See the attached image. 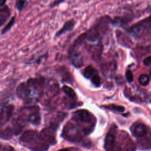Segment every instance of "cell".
<instances>
[{"mask_svg": "<svg viewBox=\"0 0 151 151\" xmlns=\"http://www.w3.org/2000/svg\"><path fill=\"white\" fill-rule=\"evenodd\" d=\"M15 17H13L11 18V19H10V21L8 22V24L4 27V28L2 29V32H1V34H5L6 32H7L12 27L13 25H14L15 24Z\"/></svg>", "mask_w": 151, "mask_h": 151, "instance_id": "obj_13", "label": "cell"}, {"mask_svg": "<svg viewBox=\"0 0 151 151\" xmlns=\"http://www.w3.org/2000/svg\"><path fill=\"white\" fill-rule=\"evenodd\" d=\"M151 29V15L137 24L130 27L127 31L133 37L139 39L150 32Z\"/></svg>", "mask_w": 151, "mask_h": 151, "instance_id": "obj_2", "label": "cell"}, {"mask_svg": "<svg viewBox=\"0 0 151 151\" xmlns=\"http://www.w3.org/2000/svg\"><path fill=\"white\" fill-rule=\"evenodd\" d=\"M111 24V18L106 15L99 18L96 22L85 33L87 41L94 42L99 41L109 31Z\"/></svg>", "mask_w": 151, "mask_h": 151, "instance_id": "obj_1", "label": "cell"}, {"mask_svg": "<svg viewBox=\"0 0 151 151\" xmlns=\"http://www.w3.org/2000/svg\"><path fill=\"white\" fill-rule=\"evenodd\" d=\"M75 23H76L75 21L73 19H69L67 21H66L64 24V25L61 28V29H60L58 31L56 32L55 37H58L62 35L63 34L66 33L67 32L71 31V30H73V28H74V26L76 24Z\"/></svg>", "mask_w": 151, "mask_h": 151, "instance_id": "obj_6", "label": "cell"}, {"mask_svg": "<svg viewBox=\"0 0 151 151\" xmlns=\"http://www.w3.org/2000/svg\"><path fill=\"white\" fill-rule=\"evenodd\" d=\"M63 90L70 97L74 98L76 97L75 91H74L73 89H72L70 87L67 86H64L63 87Z\"/></svg>", "mask_w": 151, "mask_h": 151, "instance_id": "obj_15", "label": "cell"}, {"mask_svg": "<svg viewBox=\"0 0 151 151\" xmlns=\"http://www.w3.org/2000/svg\"><path fill=\"white\" fill-rule=\"evenodd\" d=\"M11 9L7 5L1 6L0 8V26L2 27L9 18Z\"/></svg>", "mask_w": 151, "mask_h": 151, "instance_id": "obj_7", "label": "cell"}, {"mask_svg": "<svg viewBox=\"0 0 151 151\" xmlns=\"http://www.w3.org/2000/svg\"><path fill=\"white\" fill-rule=\"evenodd\" d=\"M74 118L76 120L81 123H90L91 122L92 117L90 113L87 110H80L74 113Z\"/></svg>", "mask_w": 151, "mask_h": 151, "instance_id": "obj_5", "label": "cell"}, {"mask_svg": "<svg viewBox=\"0 0 151 151\" xmlns=\"http://www.w3.org/2000/svg\"><path fill=\"white\" fill-rule=\"evenodd\" d=\"M64 0H55L54 1H53L51 4H50V7H54L57 5H58L60 4H61V2H64Z\"/></svg>", "mask_w": 151, "mask_h": 151, "instance_id": "obj_19", "label": "cell"}, {"mask_svg": "<svg viewBox=\"0 0 151 151\" xmlns=\"http://www.w3.org/2000/svg\"><path fill=\"white\" fill-rule=\"evenodd\" d=\"M150 76L151 77V69H150Z\"/></svg>", "mask_w": 151, "mask_h": 151, "instance_id": "obj_24", "label": "cell"}, {"mask_svg": "<svg viewBox=\"0 0 151 151\" xmlns=\"http://www.w3.org/2000/svg\"><path fill=\"white\" fill-rule=\"evenodd\" d=\"M78 46L73 44L71 47L70 60L72 64L76 67H81L83 64V58L81 52L78 51Z\"/></svg>", "mask_w": 151, "mask_h": 151, "instance_id": "obj_4", "label": "cell"}, {"mask_svg": "<svg viewBox=\"0 0 151 151\" xmlns=\"http://www.w3.org/2000/svg\"><path fill=\"white\" fill-rule=\"evenodd\" d=\"M143 64L145 65H151V56H149V57L145 58L143 60Z\"/></svg>", "mask_w": 151, "mask_h": 151, "instance_id": "obj_20", "label": "cell"}, {"mask_svg": "<svg viewBox=\"0 0 151 151\" xmlns=\"http://www.w3.org/2000/svg\"><path fill=\"white\" fill-rule=\"evenodd\" d=\"M104 107L107 108L108 109H111V110H113L117 111H123L124 110V107L123 106H117V105H115V104L105 106Z\"/></svg>", "mask_w": 151, "mask_h": 151, "instance_id": "obj_16", "label": "cell"}, {"mask_svg": "<svg viewBox=\"0 0 151 151\" xmlns=\"http://www.w3.org/2000/svg\"><path fill=\"white\" fill-rule=\"evenodd\" d=\"M115 141V136L113 133H109L107 134L105 140V147L107 150H110L113 146Z\"/></svg>", "mask_w": 151, "mask_h": 151, "instance_id": "obj_9", "label": "cell"}, {"mask_svg": "<svg viewBox=\"0 0 151 151\" xmlns=\"http://www.w3.org/2000/svg\"><path fill=\"white\" fill-rule=\"evenodd\" d=\"M126 78L128 82L131 83L133 80V75L130 70H127L126 72Z\"/></svg>", "mask_w": 151, "mask_h": 151, "instance_id": "obj_18", "label": "cell"}, {"mask_svg": "<svg viewBox=\"0 0 151 151\" xmlns=\"http://www.w3.org/2000/svg\"><path fill=\"white\" fill-rule=\"evenodd\" d=\"M40 120V116L38 113L34 112L31 113L28 118V121L34 124H37Z\"/></svg>", "mask_w": 151, "mask_h": 151, "instance_id": "obj_11", "label": "cell"}, {"mask_svg": "<svg viewBox=\"0 0 151 151\" xmlns=\"http://www.w3.org/2000/svg\"><path fill=\"white\" fill-rule=\"evenodd\" d=\"M2 151H14V149L10 147V146H5L4 147V149H2Z\"/></svg>", "mask_w": 151, "mask_h": 151, "instance_id": "obj_21", "label": "cell"}, {"mask_svg": "<svg viewBox=\"0 0 151 151\" xmlns=\"http://www.w3.org/2000/svg\"><path fill=\"white\" fill-rule=\"evenodd\" d=\"M139 83L143 86H146L149 83V76L146 74H141L139 77Z\"/></svg>", "mask_w": 151, "mask_h": 151, "instance_id": "obj_14", "label": "cell"}, {"mask_svg": "<svg viewBox=\"0 0 151 151\" xmlns=\"http://www.w3.org/2000/svg\"><path fill=\"white\" fill-rule=\"evenodd\" d=\"M91 82L93 83V84L96 86V87H99L100 86V77L97 74H95L92 77H91Z\"/></svg>", "mask_w": 151, "mask_h": 151, "instance_id": "obj_17", "label": "cell"}, {"mask_svg": "<svg viewBox=\"0 0 151 151\" xmlns=\"http://www.w3.org/2000/svg\"><path fill=\"white\" fill-rule=\"evenodd\" d=\"M28 5L27 0H17L15 2V7L19 12L22 11Z\"/></svg>", "mask_w": 151, "mask_h": 151, "instance_id": "obj_12", "label": "cell"}, {"mask_svg": "<svg viewBox=\"0 0 151 151\" xmlns=\"http://www.w3.org/2000/svg\"><path fill=\"white\" fill-rule=\"evenodd\" d=\"M33 80L32 82H28L27 84H21L17 90L18 95L20 97L27 99L28 100H32L35 96L38 95V89L37 88L39 83H36Z\"/></svg>", "mask_w": 151, "mask_h": 151, "instance_id": "obj_3", "label": "cell"}, {"mask_svg": "<svg viewBox=\"0 0 151 151\" xmlns=\"http://www.w3.org/2000/svg\"><path fill=\"white\" fill-rule=\"evenodd\" d=\"M58 151H69L68 149H61Z\"/></svg>", "mask_w": 151, "mask_h": 151, "instance_id": "obj_23", "label": "cell"}, {"mask_svg": "<svg viewBox=\"0 0 151 151\" xmlns=\"http://www.w3.org/2000/svg\"><path fill=\"white\" fill-rule=\"evenodd\" d=\"M133 132L136 137H142L145 136L147 133V129L144 124H139L134 127Z\"/></svg>", "mask_w": 151, "mask_h": 151, "instance_id": "obj_8", "label": "cell"}, {"mask_svg": "<svg viewBox=\"0 0 151 151\" xmlns=\"http://www.w3.org/2000/svg\"><path fill=\"white\" fill-rule=\"evenodd\" d=\"M6 2V0H0V6H1V7L5 5Z\"/></svg>", "mask_w": 151, "mask_h": 151, "instance_id": "obj_22", "label": "cell"}, {"mask_svg": "<svg viewBox=\"0 0 151 151\" xmlns=\"http://www.w3.org/2000/svg\"><path fill=\"white\" fill-rule=\"evenodd\" d=\"M95 74H96V70L91 65L87 66L84 71V75L87 78L92 77Z\"/></svg>", "mask_w": 151, "mask_h": 151, "instance_id": "obj_10", "label": "cell"}]
</instances>
